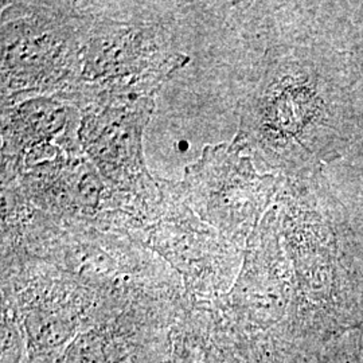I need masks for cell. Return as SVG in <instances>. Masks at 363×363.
<instances>
[{"label": "cell", "instance_id": "cell-1", "mask_svg": "<svg viewBox=\"0 0 363 363\" xmlns=\"http://www.w3.org/2000/svg\"><path fill=\"white\" fill-rule=\"evenodd\" d=\"M93 7L67 1L13 3L1 13V106L61 97L81 77Z\"/></svg>", "mask_w": 363, "mask_h": 363}, {"label": "cell", "instance_id": "cell-2", "mask_svg": "<svg viewBox=\"0 0 363 363\" xmlns=\"http://www.w3.org/2000/svg\"><path fill=\"white\" fill-rule=\"evenodd\" d=\"M187 55L174 48L164 23L143 16L116 19L93 9L77 84L60 99L79 111L101 101L155 99Z\"/></svg>", "mask_w": 363, "mask_h": 363}, {"label": "cell", "instance_id": "cell-3", "mask_svg": "<svg viewBox=\"0 0 363 363\" xmlns=\"http://www.w3.org/2000/svg\"><path fill=\"white\" fill-rule=\"evenodd\" d=\"M13 182L35 208L65 225L128 233L145 211L140 202L113 190L82 148L62 150Z\"/></svg>", "mask_w": 363, "mask_h": 363}, {"label": "cell", "instance_id": "cell-4", "mask_svg": "<svg viewBox=\"0 0 363 363\" xmlns=\"http://www.w3.org/2000/svg\"><path fill=\"white\" fill-rule=\"evenodd\" d=\"M155 99L94 103L81 109L78 139L84 154L104 181L152 210L160 201V184L147 169L143 135Z\"/></svg>", "mask_w": 363, "mask_h": 363}, {"label": "cell", "instance_id": "cell-5", "mask_svg": "<svg viewBox=\"0 0 363 363\" xmlns=\"http://www.w3.org/2000/svg\"><path fill=\"white\" fill-rule=\"evenodd\" d=\"M234 145L206 147L181 182L195 214L223 233H233L259 211L269 194Z\"/></svg>", "mask_w": 363, "mask_h": 363}, {"label": "cell", "instance_id": "cell-6", "mask_svg": "<svg viewBox=\"0 0 363 363\" xmlns=\"http://www.w3.org/2000/svg\"><path fill=\"white\" fill-rule=\"evenodd\" d=\"M81 112L55 96H38L1 106V183L52 160L62 150L81 148Z\"/></svg>", "mask_w": 363, "mask_h": 363}, {"label": "cell", "instance_id": "cell-7", "mask_svg": "<svg viewBox=\"0 0 363 363\" xmlns=\"http://www.w3.org/2000/svg\"><path fill=\"white\" fill-rule=\"evenodd\" d=\"M159 184L160 201L154 216L132 234L174 264L195 289H211L220 237L190 208L181 182L159 179Z\"/></svg>", "mask_w": 363, "mask_h": 363}]
</instances>
